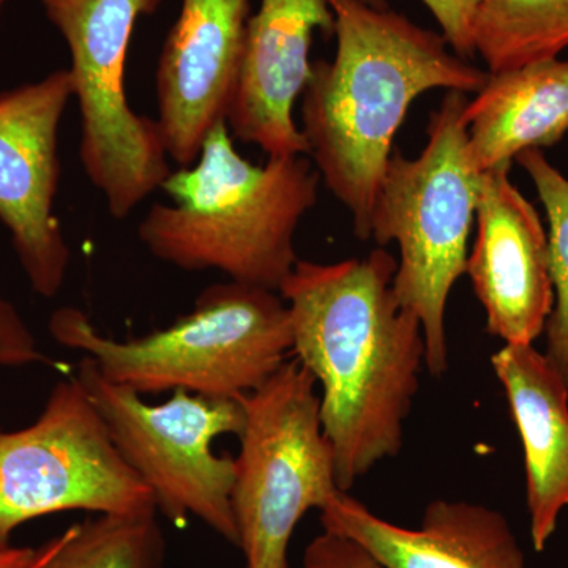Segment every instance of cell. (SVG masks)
<instances>
[{
  "mask_svg": "<svg viewBox=\"0 0 568 568\" xmlns=\"http://www.w3.org/2000/svg\"><path fill=\"white\" fill-rule=\"evenodd\" d=\"M396 264L384 248L332 264L298 260L278 291L294 357L323 392L321 422L342 491L402 452L420 387L424 328L396 297Z\"/></svg>",
  "mask_w": 568,
  "mask_h": 568,
  "instance_id": "obj_1",
  "label": "cell"
},
{
  "mask_svg": "<svg viewBox=\"0 0 568 568\" xmlns=\"http://www.w3.org/2000/svg\"><path fill=\"white\" fill-rule=\"evenodd\" d=\"M334 11V61L313 63L302 119L317 173L353 216L358 241L372 215L395 134L424 92L477 93L488 80L447 50V40L403 14L364 0H327Z\"/></svg>",
  "mask_w": 568,
  "mask_h": 568,
  "instance_id": "obj_2",
  "label": "cell"
},
{
  "mask_svg": "<svg viewBox=\"0 0 568 568\" xmlns=\"http://www.w3.org/2000/svg\"><path fill=\"white\" fill-rule=\"evenodd\" d=\"M320 182L304 155L248 162L222 123L192 166L168 175L162 190L171 204H153L138 237L153 257L182 271H219L278 293L297 264L295 233L317 203Z\"/></svg>",
  "mask_w": 568,
  "mask_h": 568,
  "instance_id": "obj_3",
  "label": "cell"
},
{
  "mask_svg": "<svg viewBox=\"0 0 568 568\" xmlns=\"http://www.w3.org/2000/svg\"><path fill=\"white\" fill-rule=\"evenodd\" d=\"M48 327L58 345L84 354L104 379L140 395L185 390L239 398L267 383L293 355L282 295L233 280L205 287L189 315L136 338L103 335L74 306L55 310Z\"/></svg>",
  "mask_w": 568,
  "mask_h": 568,
  "instance_id": "obj_4",
  "label": "cell"
},
{
  "mask_svg": "<svg viewBox=\"0 0 568 568\" xmlns=\"http://www.w3.org/2000/svg\"><path fill=\"white\" fill-rule=\"evenodd\" d=\"M466 104V93L448 91L429 119L420 155L392 153L372 215V239L383 246L398 245L395 294L420 321L425 366L433 376L448 368V295L466 274L467 241L480 193Z\"/></svg>",
  "mask_w": 568,
  "mask_h": 568,
  "instance_id": "obj_5",
  "label": "cell"
},
{
  "mask_svg": "<svg viewBox=\"0 0 568 568\" xmlns=\"http://www.w3.org/2000/svg\"><path fill=\"white\" fill-rule=\"evenodd\" d=\"M316 379L297 358L260 388L245 409L231 504L245 568H287L291 538L306 511L342 493L324 435Z\"/></svg>",
  "mask_w": 568,
  "mask_h": 568,
  "instance_id": "obj_6",
  "label": "cell"
},
{
  "mask_svg": "<svg viewBox=\"0 0 568 568\" xmlns=\"http://www.w3.org/2000/svg\"><path fill=\"white\" fill-rule=\"evenodd\" d=\"M70 51L73 97L81 112L84 173L112 219L130 215L171 174L155 119L126 97V55L142 14L162 0H40Z\"/></svg>",
  "mask_w": 568,
  "mask_h": 568,
  "instance_id": "obj_7",
  "label": "cell"
},
{
  "mask_svg": "<svg viewBox=\"0 0 568 568\" xmlns=\"http://www.w3.org/2000/svg\"><path fill=\"white\" fill-rule=\"evenodd\" d=\"M77 377L91 396L112 444L151 489L156 510L175 525L193 517L237 547L233 495L234 458L213 452L216 437L241 436L245 409L239 398L175 390L151 405L142 395L100 375L88 357Z\"/></svg>",
  "mask_w": 568,
  "mask_h": 568,
  "instance_id": "obj_8",
  "label": "cell"
},
{
  "mask_svg": "<svg viewBox=\"0 0 568 568\" xmlns=\"http://www.w3.org/2000/svg\"><path fill=\"white\" fill-rule=\"evenodd\" d=\"M71 510H156L77 375L55 384L32 425L0 428V551L13 547L11 537L26 523Z\"/></svg>",
  "mask_w": 568,
  "mask_h": 568,
  "instance_id": "obj_9",
  "label": "cell"
},
{
  "mask_svg": "<svg viewBox=\"0 0 568 568\" xmlns=\"http://www.w3.org/2000/svg\"><path fill=\"white\" fill-rule=\"evenodd\" d=\"M71 97L69 69L0 92V222L33 293L47 298L61 293L71 256L54 213L59 129Z\"/></svg>",
  "mask_w": 568,
  "mask_h": 568,
  "instance_id": "obj_10",
  "label": "cell"
},
{
  "mask_svg": "<svg viewBox=\"0 0 568 568\" xmlns=\"http://www.w3.org/2000/svg\"><path fill=\"white\" fill-rule=\"evenodd\" d=\"M510 166L481 173L466 274L487 313L489 334L506 345H534L555 306L548 231L510 181Z\"/></svg>",
  "mask_w": 568,
  "mask_h": 568,
  "instance_id": "obj_11",
  "label": "cell"
},
{
  "mask_svg": "<svg viewBox=\"0 0 568 568\" xmlns=\"http://www.w3.org/2000/svg\"><path fill=\"white\" fill-rule=\"evenodd\" d=\"M248 0H182L156 69L168 156L192 166L207 134L226 123L244 51Z\"/></svg>",
  "mask_w": 568,
  "mask_h": 568,
  "instance_id": "obj_12",
  "label": "cell"
},
{
  "mask_svg": "<svg viewBox=\"0 0 568 568\" xmlns=\"http://www.w3.org/2000/svg\"><path fill=\"white\" fill-rule=\"evenodd\" d=\"M316 31L335 33L327 0H261L246 22L226 123L234 138L267 156L310 152L294 121V104L312 78L310 48Z\"/></svg>",
  "mask_w": 568,
  "mask_h": 568,
  "instance_id": "obj_13",
  "label": "cell"
},
{
  "mask_svg": "<svg viewBox=\"0 0 568 568\" xmlns=\"http://www.w3.org/2000/svg\"><path fill=\"white\" fill-rule=\"evenodd\" d=\"M321 525L361 545L384 568H528L510 521L484 504L433 500L420 526L406 528L342 491L321 510Z\"/></svg>",
  "mask_w": 568,
  "mask_h": 568,
  "instance_id": "obj_14",
  "label": "cell"
},
{
  "mask_svg": "<svg viewBox=\"0 0 568 568\" xmlns=\"http://www.w3.org/2000/svg\"><path fill=\"white\" fill-rule=\"evenodd\" d=\"M491 366L521 437L530 544L541 552L568 507V384L534 345H504Z\"/></svg>",
  "mask_w": 568,
  "mask_h": 568,
  "instance_id": "obj_15",
  "label": "cell"
},
{
  "mask_svg": "<svg viewBox=\"0 0 568 568\" xmlns=\"http://www.w3.org/2000/svg\"><path fill=\"white\" fill-rule=\"evenodd\" d=\"M465 122L481 173L514 162L521 152L558 144L568 133V61L488 73L466 104Z\"/></svg>",
  "mask_w": 568,
  "mask_h": 568,
  "instance_id": "obj_16",
  "label": "cell"
},
{
  "mask_svg": "<svg viewBox=\"0 0 568 568\" xmlns=\"http://www.w3.org/2000/svg\"><path fill=\"white\" fill-rule=\"evenodd\" d=\"M474 48L488 73L558 59L568 48V0H478Z\"/></svg>",
  "mask_w": 568,
  "mask_h": 568,
  "instance_id": "obj_17",
  "label": "cell"
},
{
  "mask_svg": "<svg viewBox=\"0 0 568 568\" xmlns=\"http://www.w3.org/2000/svg\"><path fill=\"white\" fill-rule=\"evenodd\" d=\"M164 552L156 510L95 515L36 548L31 568H163Z\"/></svg>",
  "mask_w": 568,
  "mask_h": 568,
  "instance_id": "obj_18",
  "label": "cell"
},
{
  "mask_svg": "<svg viewBox=\"0 0 568 568\" xmlns=\"http://www.w3.org/2000/svg\"><path fill=\"white\" fill-rule=\"evenodd\" d=\"M515 160L536 185L547 212L555 306L544 332L547 335L545 354L568 384V179L538 149L521 152Z\"/></svg>",
  "mask_w": 568,
  "mask_h": 568,
  "instance_id": "obj_19",
  "label": "cell"
},
{
  "mask_svg": "<svg viewBox=\"0 0 568 568\" xmlns=\"http://www.w3.org/2000/svg\"><path fill=\"white\" fill-rule=\"evenodd\" d=\"M368 6L383 9L387 7L386 0H364ZM426 9L443 31L444 39L459 58H473L476 54L474 48V20L478 0H422Z\"/></svg>",
  "mask_w": 568,
  "mask_h": 568,
  "instance_id": "obj_20",
  "label": "cell"
},
{
  "mask_svg": "<svg viewBox=\"0 0 568 568\" xmlns=\"http://www.w3.org/2000/svg\"><path fill=\"white\" fill-rule=\"evenodd\" d=\"M51 364L20 312L0 297V368Z\"/></svg>",
  "mask_w": 568,
  "mask_h": 568,
  "instance_id": "obj_21",
  "label": "cell"
},
{
  "mask_svg": "<svg viewBox=\"0 0 568 568\" xmlns=\"http://www.w3.org/2000/svg\"><path fill=\"white\" fill-rule=\"evenodd\" d=\"M304 568H384L361 545L338 534L324 532L305 549Z\"/></svg>",
  "mask_w": 568,
  "mask_h": 568,
  "instance_id": "obj_22",
  "label": "cell"
},
{
  "mask_svg": "<svg viewBox=\"0 0 568 568\" xmlns=\"http://www.w3.org/2000/svg\"><path fill=\"white\" fill-rule=\"evenodd\" d=\"M36 548L11 547L0 551V568H31Z\"/></svg>",
  "mask_w": 568,
  "mask_h": 568,
  "instance_id": "obj_23",
  "label": "cell"
},
{
  "mask_svg": "<svg viewBox=\"0 0 568 568\" xmlns=\"http://www.w3.org/2000/svg\"><path fill=\"white\" fill-rule=\"evenodd\" d=\"M7 0H0V21H2V11L3 7H6Z\"/></svg>",
  "mask_w": 568,
  "mask_h": 568,
  "instance_id": "obj_24",
  "label": "cell"
}]
</instances>
